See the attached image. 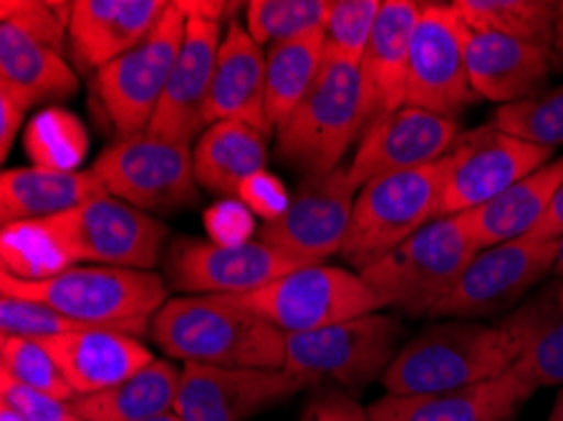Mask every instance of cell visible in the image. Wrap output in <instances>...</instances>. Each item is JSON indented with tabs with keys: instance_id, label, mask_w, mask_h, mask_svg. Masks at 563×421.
I'll use <instances>...</instances> for the list:
<instances>
[{
	"instance_id": "obj_4",
	"label": "cell",
	"mask_w": 563,
	"mask_h": 421,
	"mask_svg": "<svg viewBox=\"0 0 563 421\" xmlns=\"http://www.w3.org/2000/svg\"><path fill=\"white\" fill-rule=\"evenodd\" d=\"M477 251L465 214H450L417 230L360 275L384 308L424 318L455 288Z\"/></svg>"
},
{
	"instance_id": "obj_47",
	"label": "cell",
	"mask_w": 563,
	"mask_h": 421,
	"mask_svg": "<svg viewBox=\"0 0 563 421\" xmlns=\"http://www.w3.org/2000/svg\"><path fill=\"white\" fill-rule=\"evenodd\" d=\"M553 71H563V0H559L556 8V29H553Z\"/></svg>"
},
{
	"instance_id": "obj_19",
	"label": "cell",
	"mask_w": 563,
	"mask_h": 421,
	"mask_svg": "<svg viewBox=\"0 0 563 421\" xmlns=\"http://www.w3.org/2000/svg\"><path fill=\"white\" fill-rule=\"evenodd\" d=\"M311 384L286 368L185 364L175 414L183 421H243Z\"/></svg>"
},
{
	"instance_id": "obj_18",
	"label": "cell",
	"mask_w": 563,
	"mask_h": 421,
	"mask_svg": "<svg viewBox=\"0 0 563 421\" xmlns=\"http://www.w3.org/2000/svg\"><path fill=\"white\" fill-rule=\"evenodd\" d=\"M306 265L273 251L261 240L223 247L210 240H177L169 251V280L190 296H245Z\"/></svg>"
},
{
	"instance_id": "obj_16",
	"label": "cell",
	"mask_w": 563,
	"mask_h": 421,
	"mask_svg": "<svg viewBox=\"0 0 563 421\" xmlns=\"http://www.w3.org/2000/svg\"><path fill=\"white\" fill-rule=\"evenodd\" d=\"M360 195L349 167L303 179L286 212L263 222L255 240L301 265H319L344 245L352 210Z\"/></svg>"
},
{
	"instance_id": "obj_24",
	"label": "cell",
	"mask_w": 563,
	"mask_h": 421,
	"mask_svg": "<svg viewBox=\"0 0 563 421\" xmlns=\"http://www.w3.org/2000/svg\"><path fill=\"white\" fill-rule=\"evenodd\" d=\"M41 343L62 368L76 399L112 389L155 361L136 336L107 329L68 331Z\"/></svg>"
},
{
	"instance_id": "obj_9",
	"label": "cell",
	"mask_w": 563,
	"mask_h": 421,
	"mask_svg": "<svg viewBox=\"0 0 563 421\" xmlns=\"http://www.w3.org/2000/svg\"><path fill=\"white\" fill-rule=\"evenodd\" d=\"M185 21L180 3H169L147 41L93 74V97L119 140L147 134L180 56Z\"/></svg>"
},
{
	"instance_id": "obj_20",
	"label": "cell",
	"mask_w": 563,
	"mask_h": 421,
	"mask_svg": "<svg viewBox=\"0 0 563 421\" xmlns=\"http://www.w3.org/2000/svg\"><path fill=\"white\" fill-rule=\"evenodd\" d=\"M457 136L460 126L455 119L402 107L362 134L349 175L362 190L369 179L428 167L448 157Z\"/></svg>"
},
{
	"instance_id": "obj_41",
	"label": "cell",
	"mask_w": 563,
	"mask_h": 421,
	"mask_svg": "<svg viewBox=\"0 0 563 421\" xmlns=\"http://www.w3.org/2000/svg\"><path fill=\"white\" fill-rule=\"evenodd\" d=\"M0 401L25 421H84L76 414L71 401L48 397L44 391L29 389L11 376L0 374Z\"/></svg>"
},
{
	"instance_id": "obj_3",
	"label": "cell",
	"mask_w": 563,
	"mask_h": 421,
	"mask_svg": "<svg viewBox=\"0 0 563 421\" xmlns=\"http://www.w3.org/2000/svg\"><path fill=\"white\" fill-rule=\"evenodd\" d=\"M0 296L38 300L93 329L142 336L167 303V286L155 270L74 265L46 280L0 275Z\"/></svg>"
},
{
	"instance_id": "obj_8",
	"label": "cell",
	"mask_w": 563,
	"mask_h": 421,
	"mask_svg": "<svg viewBox=\"0 0 563 421\" xmlns=\"http://www.w3.org/2000/svg\"><path fill=\"white\" fill-rule=\"evenodd\" d=\"M230 298L255 315L266 318L286 336L321 331L352 318L384 311L382 300L360 273L323 263L306 265L268 282L266 288Z\"/></svg>"
},
{
	"instance_id": "obj_50",
	"label": "cell",
	"mask_w": 563,
	"mask_h": 421,
	"mask_svg": "<svg viewBox=\"0 0 563 421\" xmlns=\"http://www.w3.org/2000/svg\"><path fill=\"white\" fill-rule=\"evenodd\" d=\"M0 421H25L23 417H19L15 414L13 409H8V407H0Z\"/></svg>"
},
{
	"instance_id": "obj_25",
	"label": "cell",
	"mask_w": 563,
	"mask_h": 421,
	"mask_svg": "<svg viewBox=\"0 0 563 421\" xmlns=\"http://www.w3.org/2000/svg\"><path fill=\"white\" fill-rule=\"evenodd\" d=\"M216 122H243L266 136L273 132L266 111V48H261L238 21L225 25L220 43L208 126Z\"/></svg>"
},
{
	"instance_id": "obj_39",
	"label": "cell",
	"mask_w": 563,
	"mask_h": 421,
	"mask_svg": "<svg viewBox=\"0 0 563 421\" xmlns=\"http://www.w3.org/2000/svg\"><path fill=\"white\" fill-rule=\"evenodd\" d=\"M0 364L5 376H11L29 389L44 391L48 397L62 401H74L71 386L66 384L62 368L56 366L54 356L48 354L41 341L19 339V336H0Z\"/></svg>"
},
{
	"instance_id": "obj_1",
	"label": "cell",
	"mask_w": 563,
	"mask_h": 421,
	"mask_svg": "<svg viewBox=\"0 0 563 421\" xmlns=\"http://www.w3.org/2000/svg\"><path fill=\"white\" fill-rule=\"evenodd\" d=\"M152 339L169 358L225 368H284L286 333L230 296H183L152 318Z\"/></svg>"
},
{
	"instance_id": "obj_10",
	"label": "cell",
	"mask_w": 563,
	"mask_h": 421,
	"mask_svg": "<svg viewBox=\"0 0 563 421\" xmlns=\"http://www.w3.org/2000/svg\"><path fill=\"white\" fill-rule=\"evenodd\" d=\"M405 329L399 318L369 313L311 333L286 336V372L309 381L331 379L344 386L382 381L402 351Z\"/></svg>"
},
{
	"instance_id": "obj_14",
	"label": "cell",
	"mask_w": 563,
	"mask_h": 421,
	"mask_svg": "<svg viewBox=\"0 0 563 421\" xmlns=\"http://www.w3.org/2000/svg\"><path fill=\"white\" fill-rule=\"evenodd\" d=\"M177 3L187 15L183 48L147 134L167 142L192 144L208 129L210 89L225 33L220 19L228 13V3H208V0L200 3L177 0Z\"/></svg>"
},
{
	"instance_id": "obj_13",
	"label": "cell",
	"mask_w": 563,
	"mask_h": 421,
	"mask_svg": "<svg viewBox=\"0 0 563 421\" xmlns=\"http://www.w3.org/2000/svg\"><path fill=\"white\" fill-rule=\"evenodd\" d=\"M556 257L559 240L520 237L477 251L455 288L434 306L430 318L481 321L514 311L531 288L553 273Z\"/></svg>"
},
{
	"instance_id": "obj_48",
	"label": "cell",
	"mask_w": 563,
	"mask_h": 421,
	"mask_svg": "<svg viewBox=\"0 0 563 421\" xmlns=\"http://www.w3.org/2000/svg\"><path fill=\"white\" fill-rule=\"evenodd\" d=\"M551 421H563V389H561V394L556 397V403H553Z\"/></svg>"
},
{
	"instance_id": "obj_12",
	"label": "cell",
	"mask_w": 563,
	"mask_h": 421,
	"mask_svg": "<svg viewBox=\"0 0 563 421\" xmlns=\"http://www.w3.org/2000/svg\"><path fill=\"white\" fill-rule=\"evenodd\" d=\"M107 195L142 212H175L195 202L192 144L140 134L117 140L91 167Z\"/></svg>"
},
{
	"instance_id": "obj_33",
	"label": "cell",
	"mask_w": 563,
	"mask_h": 421,
	"mask_svg": "<svg viewBox=\"0 0 563 421\" xmlns=\"http://www.w3.org/2000/svg\"><path fill=\"white\" fill-rule=\"evenodd\" d=\"M467 31L500 33L541 48H553L556 8L551 0H455L450 3Z\"/></svg>"
},
{
	"instance_id": "obj_43",
	"label": "cell",
	"mask_w": 563,
	"mask_h": 421,
	"mask_svg": "<svg viewBox=\"0 0 563 421\" xmlns=\"http://www.w3.org/2000/svg\"><path fill=\"white\" fill-rule=\"evenodd\" d=\"M238 200H241L255 218L271 222L276 220L280 212H286L288 202H291V195L286 192V185L280 182L276 175H271L268 169H261L241 185Z\"/></svg>"
},
{
	"instance_id": "obj_49",
	"label": "cell",
	"mask_w": 563,
	"mask_h": 421,
	"mask_svg": "<svg viewBox=\"0 0 563 421\" xmlns=\"http://www.w3.org/2000/svg\"><path fill=\"white\" fill-rule=\"evenodd\" d=\"M553 275H556L559 280H563V237L559 240V257H556V265H553Z\"/></svg>"
},
{
	"instance_id": "obj_11",
	"label": "cell",
	"mask_w": 563,
	"mask_h": 421,
	"mask_svg": "<svg viewBox=\"0 0 563 421\" xmlns=\"http://www.w3.org/2000/svg\"><path fill=\"white\" fill-rule=\"evenodd\" d=\"M74 265L152 270L159 261L167 230L152 214L101 195L81 208L41 220Z\"/></svg>"
},
{
	"instance_id": "obj_2",
	"label": "cell",
	"mask_w": 563,
	"mask_h": 421,
	"mask_svg": "<svg viewBox=\"0 0 563 421\" xmlns=\"http://www.w3.org/2000/svg\"><path fill=\"white\" fill-rule=\"evenodd\" d=\"M526 343L508 318L498 323L448 321L405 343L382 386L395 397L465 389L498 379L523 354Z\"/></svg>"
},
{
	"instance_id": "obj_36",
	"label": "cell",
	"mask_w": 563,
	"mask_h": 421,
	"mask_svg": "<svg viewBox=\"0 0 563 421\" xmlns=\"http://www.w3.org/2000/svg\"><path fill=\"white\" fill-rule=\"evenodd\" d=\"M0 251H3V275L19 280H46L74 268L64 247L41 220L3 225Z\"/></svg>"
},
{
	"instance_id": "obj_29",
	"label": "cell",
	"mask_w": 563,
	"mask_h": 421,
	"mask_svg": "<svg viewBox=\"0 0 563 421\" xmlns=\"http://www.w3.org/2000/svg\"><path fill=\"white\" fill-rule=\"evenodd\" d=\"M268 136L243 122H216L198 136L192 147L195 179L202 190L238 195L255 171L266 169Z\"/></svg>"
},
{
	"instance_id": "obj_38",
	"label": "cell",
	"mask_w": 563,
	"mask_h": 421,
	"mask_svg": "<svg viewBox=\"0 0 563 421\" xmlns=\"http://www.w3.org/2000/svg\"><path fill=\"white\" fill-rule=\"evenodd\" d=\"M379 11V0H334L327 29H323V56H327V62L360 66Z\"/></svg>"
},
{
	"instance_id": "obj_44",
	"label": "cell",
	"mask_w": 563,
	"mask_h": 421,
	"mask_svg": "<svg viewBox=\"0 0 563 421\" xmlns=\"http://www.w3.org/2000/svg\"><path fill=\"white\" fill-rule=\"evenodd\" d=\"M29 107L23 101L0 86V157H8L13 149L15 136H19L23 126V117Z\"/></svg>"
},
{
	"instance_id": "obj_6",
	"label": "cell",
	"mask_w": 563,
	"mask_h": 421,
	"mask_svg": "<svg viewBox=\"0 0 563 421\" xmlns=\"http://www.w3.org/2000/svg\"><path fill=\"white\" fill-rule=\"evenodd\" d=\"M71 3L3 0L0 3V86L25 107L68 99L79 79L66 62Z\"/></svg>"
},
{
	"instance_id": "obj_42",
	"label": "cell",
	"mask_w": 563,
	"mask_h": 421,
	"mask_svg": "<svg viewBox=\"0 0 563 421\" xmlns=\"http://www.w3.org/2000/svg\"><path fill=\"white\" fill-rule=\"evenodd\" d=\"M205 230H208L210 243L235 247L251 243L255 235V214L245 208L241 200H220L205 212Z\"/></svg>"
},
{
	"instance_id": "obj_51",
	"label": "cell",
	"mask_w": 563,
	"mask_h": 421,
	"mask_svg": "<svg viewBox=\"0 0 563 421\" xmlns=\"http://www.w3.org/2000/svg\"><path fill=\"white\" fill-rule=\"evenodd\" d=\"M152 421H183V419L177 417L175 411H169V414H165V417H157V419H152Z\"/></svg>"
},
{
	"instance_id": "obj_28",
	"label": "cell",
	"mask_w": 563,
	"mask_h": 421,
	"mask_svg": "<svg viewBox=\"0 0 563 421\" xmlns=\"http://www.w3.org/2000/svg\"><path fill=\"white\" fill-rule=\"evenodd\" d=\"M561 185L563 157L536 169L533 175L523 177L503 195L481 204V208L463 212L475 245L485 251V247L514 243V240L531 235L536 225L543 220V214L549 212Z\"/></svg>"
},
{
	"instance_id": "obj_46",
	"label": "cell",
	"mask_w": 563,
	"mask_h": 421,
	"mask_svg": "<svg viewBox=\"0 0 563 421\" xmlns=\"http://www.w3.org/2000/svg\"><path fill=\"white\" fill-rule=\"evenodd\" d=\"M531 240H561L563 237V185L559 187L556 197H553L549 212L536 225V230L528 235Z\"/></svg>"
},
{
	"instance_id": "obj_31",
	"label": "cell",
	"mask_w": 563,
	"mask_h": 421,
	"mask_svg": "<svg viewBox=\"0 0 563 421\" xmlns=\"http://www.w3.org/2000/svg\"><path fill=\"white\" fill-rule=\"evenodd\" d=\"M183 368L155 358L142 372L112 386L71 401L84 421H152L175 411Z\"/></svg>"
},
{
	"instance_id": "obj_40",
	"label": "cell",
	"mask_w": 563,
	"mask_h": 421,
	"mask_svg": "<svg viewBox=\"0 0 563 421\" xmlns=\"http://www.w3.org/2000/svg\"><path fill=\"white\" fill-rule=\"evenodd\" d=\"M84 329H93V325L74 321V318L58 313L51 306L38 303V300L0 296V331H3L0 336L46 341L68 331Z\"/></svg>"
},
{
	"instance_id": "obj_35",
	"label": "cell",
	"mask_w": 563,
	"mask_h": 421,
	"mask_svg": "<svg viewBox=\"0 0 563 421\" xmlns=\"http://www.w3.org/2000/svg\"><path fill=\"white\" fill-rule=\"evenodd\" d=\"M329 11V0H251L245 3V31L268 51L278 43L323 31Z\"/></svg>"
},
{
	"instance_id": "obj_32",
	"label": "cell",
	"mask_w": 563,
	"mask_h": 421,
	"mask_svg": "<svg viewBox=\"0 0 563 421\" xmlns=\"http://www.w3.org/2000/svg\"><path fill=\"white\" fill-rule=\"evenodd\" d=\"M323 62V31L278 43L266 51V111L273 129H280L319 79Z\"/></svg>"
},
{
	"instance_id": "obj_5",
	"label": "cell",
	"mask_w": 563,
	"mask_h": 421,
	"mask_svg": "<svg viewBox=\"0 0 563 421\" xmlns=\"http://www.w3.org/2000/svg\"><path fill=\"white\" fill-rule=\"evenodd\" d=\"M364 134L362 68L323 62L319 79L278 129V157L303 179L329 175Z\"/></svg>"
},
{
	"instance_id": "obj_26",
	"label": "cell",
	"mask_w": 563,
	"mask_h": 421,
	"mask_svg": "<svg viewBox=\"0 0 563 421\" xmlns=\"http://www.w3.org/2000/svg\"><path fill=\"white\" fill-rule=\"evenodd\" d=\"M467 74L477 99L498 101L500 107L536 97L539 86L553 71L549 48L500 36V33L467 31Z\"/></svg>"
},
{
	"instance_id": "obj_23",
	"label": "cell",
	"mask_w": 563,
	"mask_h": 421,
	"mask_svg": "<svg viewBox=\"0 0 563 421\" xmlns=\"http://www.w3.org/2000/svg\"><path fill=\"white\" fill-rule=\"evenodd\" d=\"M422 3L412 0H384L374 23L369 46L362 58L364 84V132L395 114L407 101L409 46Z\"/></svg>"
},
{
	"instance_id": "obj_15",
	"label": "cell",
	"mask_w": 563,
	"mask_h": 421,
	"mask_svg": "<svg viewBox=\"0 0 563 421\" xmlns=\"http://www.w3.org/2000/svg\"><path fill=\"white\" fill-rule=\"evenodd\" d=\"M467 29L450 3H422L412 46L405 107L455 119L477 101L467 74Z\"/></svg>"
},
{
	"instance_id": "obj_22",
	"label": "cell",
	"mask_w": 563,
	"mask_h": 421,
	"mask_svg": "<svg viewBox=\"0 0 563 421\" xmlns=\"http://www.w3.org/2000/svg\"><path fill=\"white\" fill-rule=\"evenodd\" d=\"M536 389L510 366L498 379L465 389L395 397L384 394L374 401L369 421H510Z\"/></svg>"
},
{
	"instance_id": "obj_37",
	"label": "cell",
	"mask_w": 563,
	"mask_h": 421,
	"mask_svg": "<svg viewBox=\"0 0 563 421\" xmlns=\"http://www.w3.org/2000/svg\"><path fill=\"white\" fill-rule=\"evenodd\" d=\"M490 126L545 149L559 147L563 144V86L496 109Z\"/></svg>"
},
{
	"instance_id": "obj_30",
	"label": "cell",
	"mask_w": 563,
	"mask_h": 421,
	"mask_svg": "<svg viewBox=\"0 0 563 421\" xmlns=\"http://www.w3.org/2000/svg\"><path fill=\"white\" fill-rule=\"evenodd\" d=\"M508 321L523 336V354L516 361V372L533 386L563 384V280H553L539 293L526 298Z\"/></svg>"
},
{
	"instance_id": "obj_34",
	"label": "cell",
	"mask_w": 563,
	"mask_h": 421,
	"mask_svg": "<svg viewBox=\"0 0 563 421\" xmlns=\"http://www.w3.org/2000/svg\"><path fill=\"white\" fill-rule=\"evenodd\" d=\"M25 154L33 167L79 171L89 152V134L81 119L66 109H44L25 126Z\"/></svg>"
},
{
	"instance_id": "obj_27",
	"label": "cell",
	"mask_w": 563,
	"mask_h": 421,
	"mask_svg": "<svg viewBox=\"0 0 563 421\" xmlns=\"http://www.w3.org/2000/svg\"><path fill=\"white\" fill-rule=\"evenodd\" d=\"M101 195H107V190L91 169H3V175H0V220H3V225L48 220L81 208Z\"/></svg>"
},
{
	"instance_id": "obj_45",
	"label": "cell",
	"mask_w": 563,
	"mask_h": 421,
	"mask_svg": "<svg viewBox=\"0 0 563 421\" xmlns=\"http://www.w3.org/2000/svg\"><path fill=\"white\" fill-rule=\"evenodd\" d=\"M306 421H369V414L356 407L352 399L327 397L313 403Z\"/></svg>"
},
{
	"instance_id": "obj_17",
	"label": "cell",
	"mask_w": 563,
	"mask_h": 421,
	"mask_svg": "<svg viewBox=\"0 0 563 421\" xmlns=\"http://www.w3.org/2000/svg\"><path fill=\"white\" fill-rule=\"evenodd\" d=\"M553 149L516 140L496 126H483L457 136L450 149L448 182L438 218L471 212L514 187L551 162Z\"/></svg>"
},
{
	"instance_id": "obj_7",
	"label": "cell",
	"mask_w": 563,
	"mask_h": 421,
	"mask_svg": "<svg viewBox=\"0 0 563 421\" xmlns=\"http://www.w3.org/2000/svg\"><path fill=\"white\" fill-rule=\"evenodd\" d=\"M448 169L450 157H442L428 167L369 179L356 195L339 255L362 273L438 220Z\"/></svg>"
},
{
	"instance_id": "obj_21",
	"label": "cell",
	"mask_w": 563,
	"mask_h": 421,
	"mask_svg": "<svg viewBox=\"0 0 563 421\" xmlns=\"http://www.w3.org/2000/svg\"><path fill=\"white\" fill-rule=\"evenodd\" d=\"M167 8V0H76L68 15V56L76 68L97 74L147 41Z\"/></svg>"
}]
</instances>
